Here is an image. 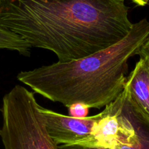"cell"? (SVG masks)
<instances>
[{"mask_svg": "<svg viewBox=\"0 0 149 149\" xmlns=\"http://www.w3.org/2000/svg\"><path fill=\"white\" fill-rule=\"evenodd\" d=\"M148 36L149 20L143 18L133 23L127 35L111 46L68 62L21 71L17 79L34 93L66 108L80 102L100 109L123 91L128 60L138 55Z\"/></svg>", "mask_w": 149, "mask_h": 149, "instance_id": "cell-2", "label": "cell"}, {"mask_svg": "<svg viewBox=\"0 0 149 149\" xmlns=\"http://www.w3.org/2000/svg\"><path fill=\"white\" fill-rule=\"evenodd\" d=\"M0 132H1V127H0Z\"/></svg>", "mask_w": 149, "mask_h": 149, "instance_id": "cell-11", "label": "cell"}, {"mask_svg": "<svg viewBox=\"0 0 149 149\" xmlns=\"http://www.w3.org/2000/svg\"><path fill=\"white\" fill-rule=\"evenodd\" d=\"M46 121L49 137L58 145H79L86 147L93 126L100 117V112L92 116L79 118L63 115L41 107Z\"/></svg>", "mask_w": 149, "mask_h": 149, "instance_id": "cell-4", "label": "cell"}, {"mask_svg": "<svg viewBox=\"0 0 149 149\" xmlns=\"http://www.w3.org/2000/svg\"><path fill=\"white\" fill-rule=\"evenodd\" d=\"M69 115L75 118H82L87 117L90 108L83 103H74L68 107Z\"/></svg>", "mask_w": 149, "mask_h": 149, "instance_id": "cell-8", "label": "cell"}, {"mask_svg": "<svg viewBox=\"0 0 149 149\" xmlns=\"http://www.w3.org/2000/svg\"><path fill=\"white\" fill-rule=\"evenodd\" d=\"M31 48L21 37L0 25V49L11 50L25 56H29Z\"/></svg>", "mask_w": 149, "mask_h": 149, "instance_id": "cell-7", "label": "cell"}, {"mask_svg": "<svg viewBox=\"0 0 149 149\" xmlns=\"http://www.w3.org/2000/svg\"><path fill=\"white\" fill-rule=\"evenodd\" d=\"M58 148V149H94L67 145H59ZM119 149H149V118L144 112H143L138 124L135 139L132 143L124 145Z\"/></svg>", "mask_w": 149, "mask_h": 149, "instance_id": "cell-6", "label": "cell"}, {"mask_svg": "<svg viewBox=\"0 0 149 149\" xmlns=\"http://www.w3.org/2000/svg\"><path fill=\"white\" fill-rule=\"evenodd\" d=\"M34 93L17 85L3 97L0 136L4 149H58Z\"/></svg>", "mask_w": 149, "mask_h": 149, "instance_id": "cell-3", "label": "cell"}, {"mask_svg": "<svg viewBox=\"0 0 149 149\" xmlns=\"http://www.w3.org/2000/svg\"><path fill=\"white\" fill-rule=\"evenodd\" d=\"M131 1L136 4L137 5L141 6V7H143L149 4V0H131Z\"/></svg>", "mask_w": 149, "mask_h": 149, "instance_id": "cell-10", "label": "cell"}, {"mask_svg": "<svg viewBox=\"0 0 149 149\" xmlns=\"http://www.w3.org/2000/svg\"><path fill=\"white\" fill-rule=\"evenodd\" d=\"M124 0H0V25L31 48L53 52L58 62L114 45L133 23Z\"/></svg>", "mask_w": 149, "mask_h": 149, "instance_id": "cell-1", "label": "cell"}, {"mask_svg": "<svg viewBox=\"0 0 149 149\" xmlns=\"http://www.w3.org/2000/svg\"><path fill=\"white\" fill-rule=\"evenodd\" d=\"M138 55H139L141 58H144L149 61V36L141 46Z\"/></svg>", "mask_w": 149, "mask_h": 149, "instance_id": "cell-9", "label": "cell"}, {"mask_svg": "<svg viewBox=\"0 0 149 149\" xmlns=\"http://www.w3.org/2000/svg\"><path fill=\"white\" fill-rule=\"evenodd\" d=\"M125 86L138 108L149 118V61L141 58L127 76Z\"/></svg>", "mask_w": 149, "mask_h": 149, "instance_id": "cell-5", "label": "cell"}]
</instances>
